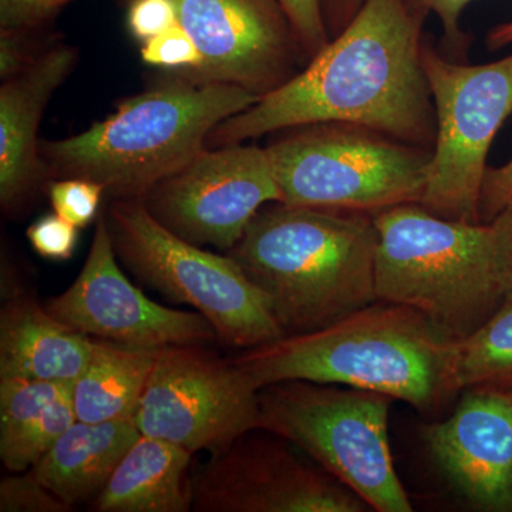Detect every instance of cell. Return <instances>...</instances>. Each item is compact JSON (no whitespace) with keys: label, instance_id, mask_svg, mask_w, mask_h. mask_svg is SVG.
I'll list each match as a JSON object with an SVG mask.
<instances>
[{"label":"cell","instance_id":"6da1fadb","mask_svg":"<svg viewBox=\"0 0 512 512\" xmlns=\"http://www.w3.org/2000/svg\"><path fill=\"white\" fill-rule=\"evenodd\" d=\"M427 16L410 0H366L288 83L218 124L207 147L338 121L433 150L436 111L421 64Z\"/></svg>","mask_w":512,"mask_h":512},{"label":"cell","instance_id":"7a4b0ae2","mask_svg":"<svg viewBox=\"0 0 512 512\" xmlns=\"http://www.w3.org/2000/svg\"><path fill=\"white\" fill-rule=\"evenodd\" d=\"M454 342L420 312L377 301L328 328L244 350L232 362L258 390L286 380L342 384L430 412L460 392Z\"/></svg>","mask_w":512,"mask_h":512},{"label":"cell","instance_id":"3957f363","mask_svg":"<svg viewBox=\"0 0 512 512\" xmlns=\"http://www.w3.org/2000/svg\"><path fill=\"white\" fill-rule=\"evenodd\" d=\"M231 255L285 336L328 328L379 301L372 214L271 202Z\"/></svg>","mask_w":512,"mask_h":512},{"label":"cell","instance_id":"277c9868","mask_svg":"<svg viewBox=\"0 0 512 512\" xmlns=\"http://www.w3.org/2000/svg\"><path fill=\"white\" fill-rule=\"evenodd\" d=\"M259 99L234 84L170 73L83 133L40 141V156L49 181L86 178L103 185L110 200L141 201L202 153L218 124Z\"/></svg>","mask_w":512,"mask_h":512},{"label":"cell","instance_id":"5b68a950","mask_svg":"<svg viewBox=\"0 0 512 512\" xmlns=\"http://www.w3.org/2000/svg\"><path fill=\"white\" fill-rule=\"evenodd\" d=\"M377 299L420 312L453 340L476 332L504 302L488 224L439 217L419 204L372 214Z\"/></svg>","mask_w":512,"mask_h":512},{"label":"cell","instance_id":"8992f818","mask_svg":"<svg viewBox=\"0 0 512 512\" xmlns=\"http://www.w3.org/2000/svg\"><path fill=\"white\" fill-rule=\"evenodd\" d=\"M393 400L355 387L286 380L259 389L258 429L308 454L370 510L410 512L390 448Z\"/></svg>","mask_w":512,"mask_h":512},{"label":"cell","instance_id":"52a82bcc","mask_svg":"<svg viewBox=\"0 0 512 512\" xmlns=\"http://www.w3.org/2000/svg\"><path fill=\"white\" fill-rule=\"evenodd\" d=\"M282 131L265 148L284 204L366 214L420 204L430 148L338 121Z\"/></svg>","mask_w":512,"mask_h":512},{"label":"cell","instance_id":"ba28073f","mask_svg":"<svg viewBox=\"0 0 512 512\" xmlns=\"http://www.w3.org/2000/svg\"><path fill=\"white\" fill-rule=\"evenodd\" d=\"M106 218L117 258L131 274L204 316L220 342L248 350L285 336L268 299L231 255L177 237L140 200H111Z\"/></svg>","mask_w":512,"mask_h":512},{"label":"cell","instance_id":"9c48e42d","mask_svg":"<svg viewBox=\"0 0 512 512\" xmlns=\"http://www.w3.org/2000/svg\"><path fill=\"white\" fill-rule=\"evenodd\" d=\"M421 64L437 134L420 204L447 220L483 224L480 201L488 151L512 114V55L471 66L446 59L424 39Z\"/></svg>","mask_w":512,"mask_h":512},{"label":"cell","instance_id":"30bf717a","mask_svg":"<svg viewBox=\"0 0 512 512\" xmlns=\"http://www.w3.org/2000/svg\"><path fill=\"white\" fill-rule=\"evenodd\" d=\"M205 345L157 349L134 414L144 436L217 453L259 426V390Z\"/></svg>","mask_w":512,"mask_h":512},{"label":"cell","instance_id":"8fae6325","mask_svg":"<svg viewBox=\"0 0 512 512\" xmlns=\"http://www.w3.org/2000/svg\"><path fill=\"white\" fill-rule=\"evenodd\" d=\"M141 201L177 237L227 254L281 191L266 148L235 143L205 148Z\"/></svg>","mask_w":512,"mask_h":512},{"label":"cell","instance_id":"7c38bea8","mask_svg":"<svg viewBox=\"0 0 512 512\" xmlns=\"http://www.w3.org/2000/svg\"><path fill=\"white\" fill-rule=\"evenodd\" d=\"M271 431H248L192 473V511L365 512L362 498Z\"/></svg>","mask_w":512,"mask_h":512},{"label":"cell","instance_id":"4fadbf2b","mask_svg":"<svg viewBox=\"0 0 512 512\" xmlns=\"http://www.w3.org/2000/svg\"><path fill=\"white\" fill-rule=\"evenodd\" d=\"M106 212L96 221L92 247L72 285L45 303L64 325L89 338L133 348L208 345L218 339L204 316L148 298L121 271Z\"/></svg>","mask_w":512,"mask_h":512},{"label":"cell","instance_id":"5bb4252c","mask_svg":"<svg viewBox=\"0 0 512 512\" xmlns=\"http://www.w3.org/2000/svg\"><path fill=\"white\" fill-rule=\"evenodd\" d=\"M178 23L194 40L197 83H227L262 97L308 64L278 0H173ZM178 76V74H177Z\"/></svg>","mask_w":512,"mask_h":512},{"label":"cell","instance_id":"9a60e30c","mask_svg":"<svg viewBox=\"0 0 512 512\" xmlns=\"http://www.w3.org/2000/svg\"><path fill=\"white\" fill-rule=\"evenodd\" d=\"M424 440L474 507L512 512V386L470 387L450 419L427 427Z\"/></svg>","mask_w":512,"mask_h":512},{"label":"cell","instance_id":"2e32d148","mask_svg":"<svg viewBox=\"0 0 512 512\" xmlns=\"http://www.w3.org/2000/svg\"><path fill=\"white\" fill-rule=\"evenodd\" d=\"M79 62L76 47L47 49L25 72L0 87V205L8 217L25 214L46 184L39 126L47 104Z\"/></svg>","mask_w":512,"mask_h":512},{"label":"cell","instance_id":"e0dca14e","mask_svg":"<svg viewBox=\"0 0 512 512\" xmlns=\"http://www.w3.org/2000/svg\"><path fill=\"white\" fill-rule=\"evenodd\" d=\"M96 339L57 320L30 293H10L0 311V379L73 383L92 359Z\"/></svg>","mask_w":512,"mask_h":512},{"label":"cell","instance_id":"ac0fdd59","mask_svg":"<svg viewBox=\"0 0 512 512\" xmlns=\"http://www.w3.org/2000/svg\"><path fill=\"white\" fill-rule=\"evenodd\" d=\"M192 457L191 451L178 444L140 434L90 501L89 510L192 511Z\"/></svg>","mask_w":512,"mask_h":512},{"label":"cell","instance_id":"d6986e66","mask_svg":"<svg viewBox=\"0 0 512 512\" xmlns=\"http://www.w3.org/2000/svg\"><path fill=\"white\" fill-rule=\"evenodd\" d=\"M140 437L134 417L77 420L30 470L69 507L92 501Z\"/></svg>","mask_w":512,"mask_h":512},{"label":"cell","instance_id":"ffe728a7","mask_svg":"<svg viewBox=\"0 0 512 512\" xmlns=\"http://www.w3.org/2000/svg\"><path fill=\"white\" fill-rule=\"evenodd\" d=\"M156 353L96 339L89 365L72 383L77 420L103 423L134 417Z\"/></svg>","mask_w":512,"mask_h":512},{"label":"cell","instance_id":"44dd1931","mask_svg":"<svg viewBox=\"0 0 512 512\" xmlns=\"http://www.w3.org/2000/svg\"><path fill=\"white\" fill-rule=\"evenodd\" d=\"M458 390L512 383V296L476 332L454 342Z\"/></svg>","mask_w":512,"mask_h":512},{"label":"cell","instance_id":"7402d4cb","mask_svg":"<svg viewBox=\"0 0 512 512\" xmlns=\"http://www.w3.org/2000/svg\"><path fill=\"white\" fill-rule=\"evenodd\" d=\"M72 387L20 430L15 437L0 443V458L10 473H22L35 467L57 440L76 423Z\"/></svg>","mask_w":512,"mask_h":512},{"label":"cell","instance_id":"603a6c76","mask_svg":"<svg viewBox=\"0 0 512 512\" xmlns=\"http://www.w3.org/2000/svg\"><path fill=\"white\" fill-rule=\"evenodd\" d=\"M70 387L72 383L0 379V443L15 437Z\"/></svg>","mask_w":512,"mask_h":512},{"label":"cell","instance_id":"cb8c5ba5","mask_svg":"<svg viewBox=\"0 0 512 512\" xmlns=\"http://www.w3.org/2000/svg\"><path fill=\"white\" fill-rule=\"evenodd\" d=\"M45 190L53 212L79 229L97 221L106 197L103 185L86 178L50 180Z\"/></svg>","mask_w":512,"mask_h":512},{"label":"cell","instance_id":"d4e9b609","mask_svg":"<svg viewBox=\"0 0 512 512\" xmlns=\"http://www.w3.org/2000/svg\"><path fill=\"white\" fill-rule=\"evenodd\" d=\"M141 59L150 66L183 76L200 66L201 55L187 30L177 23L161 35L141 43Z\"/></svg>","mask_w":512,"mask_h":512},{"label":"cell","instance_id":"484cf974","mask_svg":"<svg viewBox=\"0 0 512 512\" xmlns=\"http://www.w3.org/2000/svg\"><path fill=\"white\" fill-rule=\"evenodd\" d=\"M50 491L32 470L12 473L0 481L2 512H67L72 511Z\"/></svg>","mask_w":512,"mask_h":512},{"label":"cell","instance_id":"4316f807","mask_svg":"<svg viewBox=\"0 0 512 512\" xmlns=\"http://www.w3.org/2000/svg\"><path fill=\"white\" fill-rule=\"evenodd\" d=\"M80 229L63 220L56 212L43 215L26 231L30 247L49 261H67L79 244Z\"/></svg>","mask_w":512,"mask_h":512},{"label":"cell","instance_id":"83f0119b","mask_svg":"<svg viewBox=\"0 0 512 512\" xmlns=\"http://www.w3.org/2000/svg\"><path fill=\"white\" fill-rule=\"evenodd\" d=\"M291 22L306 60H312L330 42L320 0H278Z\"/></svg>","mask_w":512,"mask_h":512},{"label":"cell","instance_id":"f1b7e54d","mask_svg":"<svg viewBox=\"0 0 512 512\" xmlns=\"http://www.w3.org/2000/svg\"><path fill=\"white\" fill-rule=\"evenodd\" d=\"M55 40L43 39L40 30H0V77L2 82L25 72Z\"/></svg>","mask_w":512,"mask_h":512},{"label":"cell","instance_id":"f546056e","mask_svg":"<svg viewBox=\"0 0 512 512\" xmlns=\"http://www.w3.org/2000/svg\"><path fill=\"white\" fill-rule=\"evenodd\" d=\"M73 0H0V30H40Z\"/></svg>","mask_w":512,"mask_h":512},{"label":"cell","instance_id":"4dcf8cb0","mask_svg":"<svg viewBox=\"0 0 512 512\" xmlns=\"http://www.w3.org/2000/svg\"><path fill=\"white\" fill-rule=\"evenodd\" d=\"M177 23L173 0H131L128 28L141 43L161 35Z\"/></svg>","mask_w":512,"mask_h":512},{"label":"cell","instance_id":"1f68e13d","mask_svg":"<svg viewBox=\"0 0 512 512\" xmlns=\"http://www.w3.org/2000/svg\"><path fill=\"white\" fill-rule=\"evenodd\" d=\"M471 2L473 0H410L414 8L426 15L434 13L439 18L447 45L453 47L458 55L467 52L468 37L466 33L461 32L460 19L464 9Z\"/></svg>","mask_w":512,"mask_h":512},{"label":"cell","instance_id":"d6a6232c","mask_svg":"<svg viewBox=\"0 0 512 512\" xmlns=\"http://www.w3.org/2000/svg\"><path fill=\"white\" fill-rule=\"evenodd\" d=\"M493 237L494 265L505 296H512V202L488 222Z\"/></svg>","mask_w":512,"mask_h":512},{"label":"cell","instance_id":"836d02e7","mask_svg":"<svg viewBox=\"0 0 512 512\" xmlns=\"http://www.w3.org/2000/svg\"><path fill=\"white\" fill-rule=\"evenodd\" d=\"M512 202V160L498 168H488L481 191L480 218L488 224Z\"/></svg>","mask_w":512,"mask_h":512},{"label":"cell","instance_id":"e575fe53","mask_svg":"<svg viewBox=\"0 0 512 512\" xmlns=\"http://www.w3.org/2000/svg\"><path fill=\"white\" fill-rule=\"evenodd\" d=\"M365 2L366 0H320L330 39L338 36L352 22Z\"/></svg>","mask_w":512,"mask_h":512},{"label":"cell","instance_id":"d590c367","mask_svg":"<svg viewBox=\"0 0 512 512\" xmlns=\"http://www.w3.org/2000/svg\"><path fill=\"white\" fill-rule=\"evenodd\" d=\"M512 43V20L495 26L487 35V46L490 50H498Z\"/></svg>","mask_w":512,"mask_h":512},{"label":"cell","instance_id":"8d00e7d4","mask_svg":"<svg viewBox=\"0 0 512 512\" xmlns=\"http://www.w3.org/2000/svg\"><path fill=\"white\" fill-rule=\"evenodd\" d=\"M505 386H512V383L511 384H505Z\"/></svg>","mask_w":512,"mask_h":512}]
</instances>
